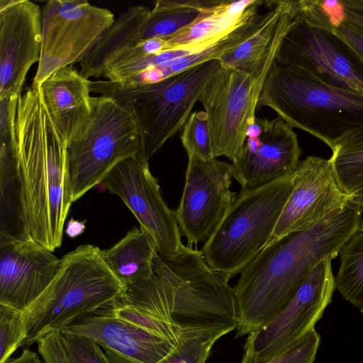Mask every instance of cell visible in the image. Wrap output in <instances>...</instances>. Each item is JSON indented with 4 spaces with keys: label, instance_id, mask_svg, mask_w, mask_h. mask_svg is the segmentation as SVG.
Masks as SVG:
<instances>
[{
    "label": "cell",
    "instance_id": "17",
    "mask_svg": "<svg viewBox=\"0 0 363 363\" xmlns=\"http://www.w3.org/2000/svg\"><path fill=\"white\" fill-rule=\"evenodd\" d=\"M63 332L92 339L111 363H157L178 342L116 315L108 305Z\"/></svg>",
    "mask_w": 363,
    "mask_h": 363
},
{
    "label": "cell",
    "instance_id": "19",
    "mask_svg": "<svg viewBox=\"0 0 363 363\" xmlns=\"http://www.w3.org/2000/svg\"><path fill=\"white\" fill-rule=\"evenodd\" d=\"M266 17L245 42L220 59L223 67L249 74L260 94L281 43L300 11L299 1H266Z\"/></svg>",
    "mask_w": 363,
    "mask_h": 363
},
{
    "label": "cell",
    "instance_id": "37",
    "mask_svg": "<svg viewBox=\"0 0 363 363\" xmlns=\"http://www.w3.org/2000/svg\"><path fill=\"white\" fill-rule=\"evenodd\" d=\"M360 230H363V220H362V223H361Z\"/></svg>",
    "mask_w": 363,
    "mask_h": 363
},
{
    "label": "cell",
    "instance_id": "15",
    "mask_svg": "<svg viewBox=\"0 0 363 363\" xmlns=\"http://www.w3.org/2000/svg\"><path fill=\"white\" fill-rule=\"evenodd\" d=\"M42 10L28 0L0 1V99L18 96L32 65L39 62Z\"/></svg>",
    "mask_w": 363,
    "mask_h": 363
},
{
    "label": "cell",
    "instance_id": "30",
    "mask_svg": "<svg viewBox=\"0 0 363 363\" xmlns=\"http://www.w3.org/2000/svg\"><path fill=\"white\" fill-rule=\"evenodd\" d=\"M320 341L319 334L312 328L294 345L266 363H313Z\"/></svg>",
    "mask_w": 363,
    "mask_h": 363
},
{
    "label": "cell",
    "instance_id": "26",
    "mask_svg": "<svg viewBox=\"0 0 363 363\" xmlns=\"http://www.w3.org/2000/svg\"><path fill=\"white\" fill-rule=\"evenodd\" d=\"M233 330L220 328L186 332L175 347L157 363H206L215 342Z\"/></svg>",
    "mask_w": 363,
    "mask_h": 363
},
{
    "label": "cell",
    "instance_id": "10",
    "mask_svg": "<svg viewBox=\"0 0 363 363\" xmlns=\"http://www.w3.org/2000/svg\"><path fill=\"white\" fill-rule=\"evenodd\" d=\"M332 259L327 257L322 260L281 312L247 335L240 363H266L314 328L336 288Z\"/></svg>",
    "mask_w": 363,
    "mask_h": 363
},
{
    "label": "cell",
    "instance_id": "27",
    "mask_svg": "<svg viewBox=\"0 0 363 363\" xmlns=\"http://www.w3.org/2000/svg\"><path fill=\"white\" fill-rule=\"evenodd\" d=\"M181 140L189 159L203 161L215 159L208 118L204 111L191 113L182 128Z\"/></svg>",
    "mask_w": 363,
    "mask_h": 363
},
{
    "label": "cell",
    "instance_id": "8",
    "mask_svg": "<svg viewBox=\"0 0 363 363\" xmlns=\"http://www.w3.org/2000/svg\"><path fill=\"white\" fill-rule=\"evenodd\" d=\"M108 9L84 0H50L42 9L40 57L33 84L40 85L55 72L80 63L115 21Z\"/></svg>",
    "mask_w": 363,
    "mask_h": 363
},
{
    "label": "cell",
    "instance_id": "1",
    "mask_svg": "<svg viewBox=\"0 0 363 363\" xmlns=\"http://www.w3.org/2000/svg\"><path fill=\"white\" fill-rule=\"evenodd\" d=\"M16 143L0 147V234L53 252L73 203L67 144L53 124L40 85L19 97Z\"/></svg>",
    "mask_w": 363,
    "mask_h": 363
},
{
    "label": "cell",
    "instance_id": "28",
    "mask_svg": "<svg viewBox=\"0 0 363 363\" xmlns=\"http://www.w3.org/2000/svg\"><path fill=\"white\" fill-rule=\"evenodd\" d=\"M26 334L24 312L0 304V363L6 362L23 345Z\"/></svg>",
    "mask_w": 363,
    "mask_h": 363
},
{
    "label": "cell",
    "instance_id": "11",
    "mask_svg": "<svg viewBox=\"0 0 363 363\" xmlns=\"http://www.w3.org/2000/svg\"><path fill=\"white\" fill-rule=\"evenodd\" d=\"M259 96L249 74L221 65L206 82L199 101L208 116L215 159H238L256 118Z\"/></svg>",
    "mask_w": 363,
    "mask_h": 363
},
{
    "label": "cell",
    "instance_id": "18",
    "mask_svg": "<svg viewBox=\"0 0 363 363\" xmlns=\"http://www.w3.org/2000/svg\"><path fill=\"white\" fill-rule=\"evenodd\" d=\"M31 240L0 234V304L26 311L57 275L61 259Z\"/></svg>",
    "mask_w": 363,
    "mask_h": 363
},
{
    "label": "cell",
    "instance_id": "35",
    "mask_svg": "<svg viewBox=\"0 0 363 363\" xmlns=\"http://www.w3.org/2000/svg\"><path fill=\"white\" fill-rule=\"evenodd\" d=\"M85 221H79L71 218L67 224L65 233L71 238L81 235L85 230Z\"/></svg>",
    "mask_w": 363,
    "mask_h": 363
},
{
    "label": "cell",
    "instance_id": "5",
    "mask_svg": "<svg viewBox=\"0 0 363 363\" xmlns=\"http://www.w3.org/2000/svg\"><path fill=\"white\" fill-rule=\"evenodd\" d=\"M220 66L219 60H211L157 82L133 86L90 80V89L114 99L132 112L140 136L139 157L148 162L183 128L203 86Z\"/></svg>",
    "mask_w": 363,
    "mask_h": 363
},
{
    "label": "cell",
    "instance_id": "3",
    "mask_svg": "<svg viewBox=\"0 0 363 363\" xmlns=\"http://www.w3.org/2000/svg\"><path fill=\"white\" fill-rule=\"evenodd\" d=\"M268 106L293 128L332 150L350 133L363 130V94L330 86L310 74L276 62L261 89L257 107Z\"/></svg>",
    "mask_w": 363,
    "mask_h": 363
},
{
    "label": "cell",
    "instance_id": "12",
    "mask_svg": "<svg viewBox=\"0 0 363 363\" xmlns=\"http://www.w3.org/2000/svg\"><path fill=\"white\" fill-rule=\"evenodd\" d=\"M231 164L216 159H189L179 204L175 211L187 245L206 242L216 231L237 194L231 191Z\"/></svg>",
    "mask_w": 363,
    "mask_h": 363
},
{
    "label": "cell",
    "instance_id": "13",
    "mask_svg": "<svg viewBox=\"0 0 363 363\" xmlns=\"http://www.w3.org/2000/svg\"><path fill=\"white\" fill-rule=\"evenodd\" d=\"M102 182L111 193L122 199L140 228L152 236L160 254L172 255L181 250L184 245L176 212L164 201L147 161L139 157L126 159Z\"/></svg>",
    "mask_w": 363,
    "mask_h": 363
},
{
    "label": "cell",
    "instance_id": "20",
    "mask_svg": "<svg viewBox=\"0 0 363 363\" xmlns=\"http://www.w3.org/2000/svg\"><path fill=\"white\" fill-rule=\"evenodd\" d=\"M40 86L48 114L69 145L82 135L92 116L90 80L69 66L55 72Z\"/></svg>",
    "mask_w": 363,
    "mask_h": 363
},
{
    "label": "cell",
    "instance_id": "31",
    "mask_svg": "<svg viewBox=\"0 0 363 363\" xmlns=\"http://www.w3.org/2000/svg\"><path fill=\"white\" fill-rule=\"evenodd\" d=\"M311 15L319 23L331 30L343 40L363 62V33L362 32L343 21L329 17L318 3L313 6Z\"/></svg>",
    "mask_w": 363,
    "mask_h": 363
},
{
    "label": "cell",
    "instance_id": "23",
    "mask_svg": "<svg viewBox=\"0 0 363 363\" xmlns=\"http://www.w3.org/2000/svg\"><path fill=\"white\" fill-rule=\"evenodd\" d=\"M264 4L265 1L263 5L250 13L232 31L208 48L140 72L130 77L127 83L130 85L155 83L201 63L215 60H220L222 57L245 42L259 28L266 17V11H260Z\"/></svg>",
    "mask_w": 363,
    "mask_h": 363
},
{
    "label": "cell",
    "instance_id": "24",
    "mask_svg": "<svg viewBox=\"0 0 363 363\" xmlns=\"http://www.w3.org/2000/svg\"><path fill=\"white\" fill-rule=\"evenodd\" d=\"M332 152L329 161L341 191L349 196L363 187V130L345 135Z\"/></svg>",
    "mask_w": 363,
    "mask_h": 363
},
{
    "label": "cell",
    "instance_id": "34",
    "mask_svg": "<svg viewBox=\"0 0 363 363\" xmlns=\"http://www.w3.org/2000/svg\"><path fill=\"white\" fill-rule=\"evenodd\" d=\"M4 363H43L36 352L25 349L17 358L8 359Z\"/></svg>",
    "mask_w": 363,
    "mask_h": 363
},
{
    "label": "cell",
    "instance_id": "21",
    "mask_svg": "<svg viewBox=\"0 0 363 363\" xmlns=\"http://www.w3.org/2000/svg\"><path fill=\"white\" fill-rule=\"evenodd\" d=\"M264 3L262 0H217L193 23L163 38L165 50H184L191 54L200 52L228 34Z\"/></svg>",
    "mask_w": 363,
    "mask_h": 363
},
{
    "label": "cell",
    "instance_id": "38",
    "mask_svg": "<svg viewBox=\"0 0 363 363\" xmlns=\"http://www.w3.org/2000/svg\"><path fill=\"white\" fill-rule=\"evenodd\" d=\"M360 311H361V312H362V313L363 315V309H361Z\"/></svg>",
    "mask_w": 363,
    "mask_h": 363
},
{
    "label": "cell",
    "instance_id": "29",
    "mask_svg": "<svg viewBox=\"0 0 363 363\" xmlns=\"http://www.w3.org/2000/svg\"><path fill=\"white\" fill-rule=\"evenodd\" d=\"M62 340L70 363H111L101 346L91 338L62 332Z\"/></svg>",
    "mask_w": 363,
    "mask_h": 363
},
{
    "label": "cell",
    "instance_id": "22",
    "mask_svg": "<svg viewBox=\"0 0 363 363\" xmlns=\"http://www.w3.org/2000/svg\"><path fill=\"white\" fill-rule=\"evenodd\" d=\"M158 249L152 236L134 228L109 249L101 250L106 265L125 289L150 279Z\"/></svg>",
    "mask_w": 363,
    "mask_h": 363
},
{
    "label": "cell",
    "instance_id": "39",
    "mask_svg": "<svg viewBox=\"0 0 363 363\" xmlns=\"http://www.w3.org/2000/svg\"><path fill=\"white\" fill-rule=\"evenodd\" d=\"M363 309V308H362Z\"/></svg>",
    "mask_w": 363,
    "mask_h": 363
},
{
    "label": "cell",
    "instance_id": "2",
    "mask_svg": "<svg viewBox=\"0 0 363 363\" xmlns=\"http://www.w3.org/2000/svg\"><path fill=\"white\" fill-rule=\"evenodd\" d=\"M363 209L347 203L313 226L267 245L233 287L239 337L267 324L294 298L312 270L335 258L360 230Z\"/></svg>",
    "mask_w": 363,
    "mask_h": 363
},
{
    "label": "cell",
    "instance_id": "7",
    "mask_svg": "<svg viewBox=\"0 0 363 363\" xmlns=\"http://www.w3.org/2000/svg\"><path fill=\"white\" fill-rule=\"evenodd\" d=\"M92 108L86 130L67 145L73 202L103 182L120 162L141 152L139 129L130 110L105 96H92Z\"/></svg>",
    "mask_w": 363,
    "mask_h": 363
},
{
    "label": "cell",
    "instance_id": "14",
    "mask_svg": "<svg viewBox=\"0 0 363 363\" xmlns=\"http://www.w3.org/2000/svg\"><path fill=\"white\" fill-rule=\"evenodd\" d=\"M294 128L281 117L255 118L242 151L232 162L233 179L242 189H254L295 172L301 149Z\"/></svg>",
    "mask_w": 363,
    "mask_h": 363
},
{
    "label": "cell",
    "instance_id": "16",
    "mask_svg": "<svg viewBox=\"0 0 363 363\" xmlns=\"http://www.w3.org/2000/svg\"><path fill=\"white\" fill-rule=\"evenodd\" d=\"M347 203L329 160L309 156L293 174V188L269 245L291 233L306 230Z\"/></svg>",
    "mask_w": 363,
    "mask_h": 363
},
{
    "label": "cell",
    "instance_id": "33",
    "mask_svg": "<svg viewBox=\"0 0 363 363\" xmlns=\"http://www.w3.org/2000/svg\"><path fill=\"white\" fill-rule=\"evenodd\" d=\"M38 350L45 363H70L62 340V333L51 332L37 341Z\"/></svg>",
    "mask_w": 363,
    "mask_h": 363
},
{
    "label": "cell",
    "instance_id": "36",
    "mask_svg": "<svg viewBox=\"0 0 363 363\" xmlns=\"http://www.w3.org/2000/svg\"><path fill=\"white\" fill-rule=\"evenodd\" d=\"M347 199L351 203L363 209V187L347 196Z\"/></svg>",
    "mask_w": 363,
    "mask_h": 363
},
{
    "label": "cell",
    "instance_id": "25",
    "mask_svg": "<svg viewBox=\"0 0 363 363\" xmlns=\"http://www.w3.org/2000/svg\"><path fill=\"white\" fill-rule=\"evenodd\" d=\"M340 267L335 278L336 288L343 298L363 308V230H359L343 245Z\"/></svg>",
    "mask_w": 363,
    "mask_h": 363
},
{
    "label": "cell",
    "instance_id": "32",
    "mask_svg": "<svg viewBox=\"0 0 363 363\" xmlns=\"http://www.w3.org/2000/svg\"><path fill=\"white\" fill-rule=\"evenodd\" d=\"M318 4L329 17L343 21L363 33V0H318Z\"/></svg>",
    "mask_w": 363,
    "mask_h": 363
},
{
    "label": "cell",
    "instance_id": "6",
    "mask_svg": "<svg viewBox=\"0 0 363 363\" xmlns=\"http://www.w3.org/2000/svg\"><path fill=\"white\" fill-rule=\"evenodd\" d=\"M293 174L257 188L240 189L201 250L209 266L233 278L265 248L291 192Z\"/></svg>",
    "mask_w": 363,
    "mask_h": 363
},
{
    "label": "cell",
    "instance_id": "4",
    "mask_svg": "<svg viewBox=\"0 0 363 363\" xmlns=\"http://www.w3.org/2000/svg\"><path fill=\"white\" fill-rule=\"evenodd\" d=\"M101 250L84 245L61 258L55 279L23 311L27 334L23 345L37 342L51 332L62 333L125 292L106 265Z\"/></svg>",
    "mask_w": 363,
    "mask_h": 363
},
{
    "label": "cell",
    "instance_id": "9",
    "mask_svg": "<svg viewBox=\"0 0 363 363\" xmlns=\"http://www.w3.org/2000/svg\"><path fill=\"white\" fill-rule=\"evenodd\" d=\"M276 62L306 72L330 86L363 94L362 60L301 6L281 43Z\"/></svg>",
    "mask_w": 363,
    "mask_h": 363
}]
</instances>
